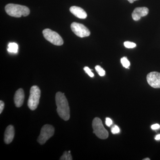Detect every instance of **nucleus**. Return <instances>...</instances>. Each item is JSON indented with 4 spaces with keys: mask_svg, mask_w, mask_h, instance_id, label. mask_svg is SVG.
I'll return each instance as SVG.
<instances>
[{
    "mask_svg": "<svg viewBox=\"0 0 160 160\" xmlns=\"http://www.w3.org/2000/svg\"><path fill=\"white\" fill-rule=\"evenodd\" d=\"M55 100L58 114L62 119L68 121L70 118V109L65 94L60 92H58L56 94Z\"/></svg>",
    "mask_w": 160,
    "mask_h": 160,
    "instance_id": "1",
    "label": "nucleus"
},
{
    "mask_svg": "<svg viewBox=\"0 0 160 160\" xmlns=\"http://www.w3.org/2000/svg\"><path fill=\"white\" fill-rule=\"evenodd\" d=\"M124 45L126 48H129V49L134 48L136 46V44L135 43L132 42H129V41L125 42L124 43Z\"/></svg>",
    "mask_w": 160,
    "mask_h": 160,
    "instance_id": "17",
    "label": "nucleus"
},
{
    "mask_svg": "<svg viewBox=\"0 0 160 160\" xmlns=\"http://www.w3.org/2000/svg\"><path fill=\"white\" fill-rule=\"evenodd\" d=\"M71 28L72 31L79 37H86L90 35L89 29L81 23L75 22L72 23Z\"/></svg>",
    "mask_w": 160,
    "mask_h": 160,
    "instance_id": "7",
    "label": "nucleus"
},
{
    "mask_svg": "<svg viewBox=\"0 0 160 160\" xmlns=\"http://www.w3.org/2000/svg\"><path fill=\"white\" fill-rule=\"evenodd\" d=\"M70 12L75 16L80 19H85L87 18V14L86 11L81 7L73 6L70 7Z\"/></svg>",
    "mask_w": 160,
    "mask_h": 160,
    "instance_id": "12",
    "label": "nucleus"
},
{
    "mask_svg": "<svg viewBox=\"0 0 160 160\" xmlns=\"http://www.w3.org/2000/svg\"><path fill=\"white\" fill-rule=\"evenodd\" d=\"M84 70H85V71L86 72L87 74L89 75V77H90L92 78L94 77V74L92 72L91 69H89V67H87V66L84 67Z\"/></svg>",
    "mask_w": 160,
    "mask_h": 160,
    "instance_id": "18",
    "label": "nucleus"
},
{
    "mask_svg": "<svg viewBox=\"0 0 160 160\" xmlns=\"http://www.w3.org/2000/svg\"><path fill=\"white\" fill-rule=\"evenodd\" d=\"M128 1L129 3H132L134 2L135 1H138V0H128Z\"/></svg>",
    "mask_w": 160,
    "mask_h": 160,
    "instance_id": "24",
    "label": "nucleus"
},
{
    "mask_svg": "<svg viewBox=\"0 0 160 160\" xmlns=\"http://www.w3.org/2000/svg\"><path fill=\"white\" fill-rule=\"evenodd\" d=\"M143 160H150V159H149V158H146L144 159Z\"/></svg>",
    "mask_w": 160,
    "mask_h": 160,
    "instance_id": "25",
    "label": "nucleus"
},
{
    "mask_svg": "<svg viewBox=\"0 0 160 160\" xmlns=\"http://www.w3.org/2000/svg\"><path fill=\"white\" fill-rule=\"evenodd\" d=\"M5 10L10 16L15 18L27 16L30 13V10L28 7L18 4H8L5 7Z\"/></svg>",
    "mask_w": 160,
    "mask_h": 160,
    "instance_id": "2",
    "label": "nucleus"
},
{
    "mask_svg": "<svg viewBox=\"0 0 160 160\" xmlns=\"http://www.w3.org/2000/svg\"><path fill=\"white\" fill-rule=\"evenodd\" d=\"M155 139L156 140H160V134L157 135L155 138Z\"/></svg>",
    "mask_w": 160,
    "mask_h": 160,
    "instance_id": "23",
    "label": "nucleus"
},
{
    "mask_svg": "<svg viewBox=\"0 0 160 160\" xmlns=\"http://www.w3.org/2000/svg\"><path fill=\"white\" fill-rule=\"evenodd\" d=\"M160 128V126L158 124H154V125L151 126V129H153V130H156V129H159Z\"/></svg>",
    "mask_w": 160,
    "mask_h": 160,
    "instance_id": "22",
    "label": "nucleus"
},
{
    "mask_svg": "<svg viewBox=\"0 0 160 160\" xmlns=\"http://www.w3.org/2000/svg\"><path fill=\"white\" fill-rule=\"evenodd\" d=\"M18 46L16 43H10L8 45V51L12 53H17L18 52Z\"/></svg>",
    "mask_w": 160,
    "mask_h": 160,
    "instance_id": "13",
    "label": "nucleus"
},
{
    "mask_svg": "<svg viewBox=\"0 0 160 160\" xmlns=\"http://www.w3.org/2000/svg\"><path fill=\"white\" fill-rule=\"evenodd\" d=\"M95 69L100 76H104L106 75V71L100 66H98H98H96Z\"/></svg>",
    "mask_w": 160,
    "mask_h": 160,
    "instance_id": "16",
    "label": "nucleus"
},
{
    "mask_svg": "<svg viewBox=\"0 0 160 160\" xmlns=\"http://www.w3.org/2000/svg\"><path fill=\"white\" fill-rule=\"evenodd\" d=\"M147 82L153 88H160V73L157 72H152L147 75Z\"/></svg>",
    "mask_w": 160,
    "mask_h": 160,
    "instance_id": "8",
    "label": "nucleus"
},
{
    "mask_svg": "<svg viewBox=\"0 0 160 160\" xmlns=\"http://www.w3.org/2000/svg\"><path fill=\"white\" fill-rule=\"evenodd\" d=\"M93 133L98 138L102 139H106L109 136L108 132L104 128L102 120L98 118H96L93 120L92 123Z\"/></svg>",
    "mask_w": 160,
    "mask_h": 160,
    "instance_id": "4",
    "label": "nucleus"
},
{
    "mask_svg": "<svg viewBox=\"0 0 160 160\" xmlns=\"http://www.w3.org/2000/svg\"><path fill=\"white\" fill-rule=\"evenodd\" d=\"M15 131L14 127L12 125H9L6 128L4 135V141L7 144H10L14 138Z\"/></svg>",
    "mask_w": 160,
    "mask_h": 160,
    "instance_id": "10",
    "label": "nucleus"
},
{
    "mask_svg": "<svg viewBox=\"0 0 160 160\" xmlns=\"http://www.w3.org/2000/svg\"><path fill=\"white\" fill-rule=\"evenodd\" d=\"M25 98L24 90L19 89L16 92L14 97L15 105L17 107H20L23 105Z\"/></svg>",
    "mask_w": 160,
    "mask_h": 160,
    "instance_id": "11",
    "label": "nucleus"
},
{
    "mask_svg": "<svg viewBox=\"0 0 160 160\" xmlns=\"http://www.w3.org/2000/svg\"><path fill=\"white\" fill-rule=\"evenodd\" d=\"M106 124L107 126H110L112 125V121L111 119L107 118L106 120Z\"/></svg>",
    "mask_w": 160,
    "mask_h": 160,
    "instance_id": "20",
    "label": "nucleus"
},
{
    "mask_svg": "<svg viewBox=\"0 0 160 160\" xmlns=\"http://www.w3.org/2000/svg\"><path fill=\"white\" fill-rule=\"evenodd\" d=\"M60 160H72V157L70 151H65L63 153V155L60 158Z\"/></svg>",
    "mask_w": 160,
    "mask_h": 160,
    "instance_id": "14",
    "label": "nucleus"
},
{
    "mask_svg": "<svg viewBox=\"0 0 160 160\" xmlns=\"http://www.w3.org/2000/svg\"><path fill=\"white\" fill-rule=\"evenodd\" d=\"M54 128L50 125H45L41 129V133L38 139V142L41 145L45 143L53 135Z\"/></svg>",
    "mask_w": 160,
    "mask_h": 160,
    "instance_id": "6",
    "label": "nucleus"
},
{
    "mask_svg": "<svg viewBox=\"0 0 160 160\" xmlns=\"http://www.w3.org/2000/svg\"><path fill=\"white\" fill-rule=\"evenodd\" d=\"M119 128L117 126H114L112 128L111 132L113 134H117L120 132Z\"/></svg>",
    "mask_w": 160,
    "mask_h": 160,
    "instance_id": "19",
    "label": "nucleus"
},
{
    "mask_svg": "<svg viewBox=\"0 0 160 160\" xmlns=\"http://www.w3.org/2000/svg\"><path fill=\"white\" fill-rule=\"evenodd\" d=\"M42 32L46 39L53 45L58 46L63 45L64 42L62 38L57 32L49 29H44Z\"/></svg>",
    "mask_w": 160,
    "mask_h": 160,
    "instance_id": "5",
    "label": "nucleus"
},
{
    "mask_svg": "<svg viewBox=\"0 0 160 160\" xmlns=\"http://www.w3.org/2000/svg\"><path fill=\"white\" fill-rule=\"evenodd\" d=\"M149 10L147 7H137L133 10L132 16V19L135 21L139 20L141 18L146 16L149 13Z\"/></svg>",
    "mask_w": 160,
    "mask_h": 160,
    "instance_id": "9",
    "label": "nucleus"
},
{
    "mask_svg": "<svg viewBox=\"0 0 160 160\" xmlns=\"http://www.w3.org/2000/svg\"><path fill=\"white\" fill-rule=\"evenodd\" d=\"M121 62L123 67H125V68H126V69H127V68L129 69V66H130V63L127 58L123 57L121 59Z\"/></svg>",
    "mask_w": 160,
    "mask_h": 160,
    "instance_id": "15",
    "label": "nucleus"
},
{
    "mask_svg": "<svg viewBox=\"0 0 160 160\" xmlns=\"http://www.w3.org/2000/svg\"><path fill=\"white\" fill-rule=\"evenodd\" d=\"M41 97V90L38 86H32L30 90V95L28 99V106L29 109L34 110L37 108L39 103Z\"/></svg>",
    "mask_w": 160,
    "mask_h": 160,
    "instance_id": "3",
    "label": "nucleus"
},
{
    "mask_svg": "<svg viewBox=\"0 0 160 160\" xmlns=\"http://www.w3.org/2000/svg\"><path fill=\"white\" fill-rule=\"evenodd\" d=\"M4 106H5V104L3 101H0V113H2V112L3 109L4 108Z\"/></svg>",
    "mask_w": 160,
    "mask_h": 160,
    "instance_id": "21",
    "label": "nucleus"
}]
</instances>
